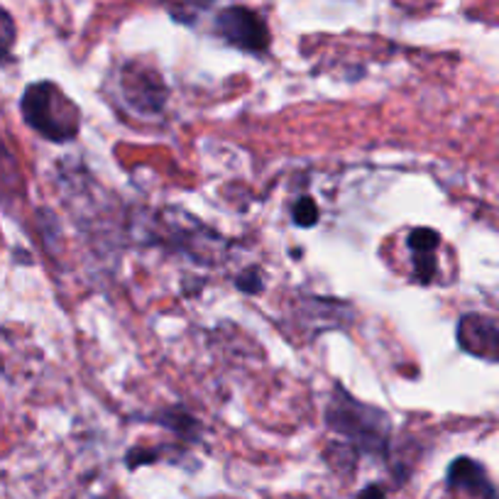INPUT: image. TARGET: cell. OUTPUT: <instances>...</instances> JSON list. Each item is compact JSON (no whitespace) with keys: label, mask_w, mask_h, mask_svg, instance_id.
<instances>
[{"label":"cell","mask_w":499,"mask_h":499,"mask_svg":"<svg viewBox=\"0 0 499 499\" xmlns=\"http://www.w3.org/2000/svg\"><path fill=\"white\" fill-rule=\"evenodd\" d=\"M328 428L346 441L353 453L384 458L390 448V416L372 404L355 399L343 387L333 390L326 409Z\"/></svg>","instance_id":"cell-1"},{"label":"cell","mask_w":499,"mask_h":499,"mask_svg":"<svg viewBox=\"0 0 499 499\" xmlns=\"http://www.w3.org/2000/svg\"><path fill=\"white\" fill-rule=\"evenodd\" d=\"M22 120L49 143H72L79 135V108L52 81L30 83L20 101Z\"/></svg>","instance_id":"cell-2"},{"label":"cell","mask_w":499,"mask_h":499,"mask_svg":"<svg viewBox=\"0 0 499 499\" xmlns=\"http://www.w3.org/2000/svg\"><path fill=\"white\" fill-rule=\"evenodd\" d=\"M215 35L235 49L265 54L269 49V30L255 10L231 5L215 15Z\"/></svg>","instance_id":"cell-3"},{"label":"cell","mask_w":499,"mask_h":499,"mask_svg":"<svg viewBox=\"0 0 499 499\" xmlns=\"http://www.w3.org/2000/svg\"><path fill=\"white\" fill-rule=\"evenodd\" d=\"M118 93L137 116L160 113L167 103V86L162 83L160 76L150 69H140L137 64H130L125 66V72H120Z\"/></svg>","instance_id":"cell-4"},{"label":"cell","mask_w":499,"mask_h":499,"mask_svg":"<svg viewBox=\"0 0 499 499\" xmlns=\"http://www.w3.org/2000/svg\"><path fill=\"white\" fill-rule=\"evenodd\" d=\"M458 343L470 355L499 363V319L468 313L458 323Z\"/></svg>","instance_id":"cell-5"},{"label":"cell","mask_w":499,"mask_h":499,"mask_svg":"<svg viewBox=\"0 0 499 499\" xmlns=\"http://www.w3.org/2000/svg\"><path fill=\"white\" fill-rule=\"evenodd\" d=\"M446 485L448 490L463 492L473 499H499L497 487L490 480L487 470L482 468V463L473 458H465V455L455 458L453 463L448 465Z\"/></svg>","instance_id":"cell-6"},{"label":"cell","mask_w":499,"mask_h":499,"mask_svg":"<svg viewBox=\"0 0 499 499\" xmlns=\"http://www.w3.org/2000/svg\"><path fill=\"white\" fill-rule=\"evenodd\" d=\"M407 245L411 250V265L414 276L421 285H431L438 272V245L441 235L433 228H414L407 238Z\"/></svg>","instance_id":"cell-7"},{"label":"cell","mask_w":499,"mask_h":499,"mask_svg":"<svg viewBox=\"0 0 499 499\" xmlns=\"http://www.w3.org/2000/svg\"><path fill=\"white\" fill-rule=\"evenodd\" d=\"M157 421H160L164 428H170V431L179 433V436H184V438H197L198 436V424L191 419L188 414H184V411L167 409L164 414H160V416H157Z\"/></svg>","instance_id":"cell-8"},{"label":"cell","mask_w":499,"mask_h":499,"mask_svg":"<svg viewBox=\"0 0 499 499\" xmlns=\"http://www.w3.org/2000/svg\"><path fill=\"white\" fill-rule=\"evenodd\" d=\"M292 218L299 228H313L319 223V206L311 197L296 198L294 206H292Z\"/></svg>","instance_id":"cell-9"},{"label":"cell","mask_w":499,"mask_h":499,"mask_svg":"<svg viewBox=\"0 0 499 499\" xmlns=\"http://www.w3.org/2000/svg\"><path fill=\"white\" fill-rule=\"evenodd\" d=\"M13 45H15V22L10 18L8 10L0 8V64L10 59Z\"/></svg>","instance_id":"cell-10"},{"label":"cell","mask_w":499,"mask_h":499,"mask_svg":"<svg viewBox=\"0 0 499 499\" xmlns=\"http://www.w3.org/2000/svg\"><path fill=\"white\" fill-rule=\"evenodd\" d=\"M235 286L245 292V294H259L265 289V279L258 269H245L242 275L235 276Z\"/></svg>","instance_id":"cell-11"},{"label":"cell","mask_w":499,"mask_h":499,"mask_svg":"<svg viewBox=\"0 0 499 499\" xmlns=\"http://www.w3.org/2000/svg\"><path fill=\"white\" fill-rule=\"evenodd\" d=\"M355 499H387V492L380 485H367V487L357 492Z\"/></svg>","instance_id":"cell-12"}]
</instances>
